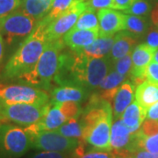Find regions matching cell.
Wrapping results in <instances>:
<instances>
[{
    "label": "cell",
    "mask_w": 158,
    "mask_h": 158,
    "mask_svg": "<svg viewBox=\"0 0 158 158\" xmlns=\"http://www.w3.org/2000/svg\"><path fill=\"white\" fill-rule=\"evenodd\" d=\"M98 27H99L98 18L96 15L95 11L86 9V11H84L80 15L77 21L71 29L90 30V29H98Z\"/></svg>",
    "instance_id": "25"
},
{
    "label": "cell",
    "mask_w": 158,
    "mask_h": 158,
    "mask_svg": "<svg viewBox=\"0 0 158 158\" xmlns=\"http://www.w3.org/2000/svg\"><path fill=\"white\" fill-rule=\"evenodd\" d=\"M66 121L67 118L60 109L59 103L49 102L45 106L43 116L34 126L38 130H56Z\"/></svg>",
    "instance_id": "14"
},
{
    "label": "cell",
    "mask_w": 158,
    "mask_h": 158,
    "mask_svg": "<svg viewBox=\"0 0 158 158\" xmlns=\"http://www.w3.org/2000/svg\"><path fill=\"white\" fill-rule=\"evenodd\" d=\"M126 79H127V76L121 75L116 70L113 69L103 79L101 84L98 88L100 90H112V89L118 88L119 85H121Z\"/></svg>",
    "instance_id": "28"
},
{
    "label": "cell",
    "mask_w": 158,
    "mask_h": 158,
    "mask_svg": "<svg viewBox=\"0 0 158 158\" xmlns=\"http://www.w3.org/2000/svg\"><path fill=\"white\" fill-rule=\"evenodd\" d=\"M48 24L45 19L40 20L32 34L20 43L4 68V78L19 79L34 69L48 43L46 28Z\"/></svg>",
    "instance_id": "1"
},
{
    "label": "cell",
    "mask_w": 158,
    "mask_h": 158,
    "mask_svg": "<svg viewBox=\"0 0 158 158\" xmlns=\"http://www.w3.org/2000/svg\"><path fill=\"white\" fill-rule=\"evenodd\" d=\"M64 44L62 39L48 41L34 69L19 79L27 84L48 89L51 82L55 79L61 68L64 54L62 53Z\"/></svg>",
    "instance_id": "2"
},
{
    "label": "cell",
    "mask_w": 158,
    "mask_h": 158,
    "mask_svg": "<svg viewBox=\"0 0 158 158\" xmlns=\"http://www.w3.org/2000/svg\"><path fill=\"white\" fill-rule=\"evenodd\" d=\"M99 37L98 29H70L63 36V41L72 50H80L92 44Z\"/></svg>",
    "instance_id": "13"
},
{
    "label": "cell",
    "mask_w": 158,
    "mask_h": 158,
    "mask_svg": "<svg viewBox=\"0 0 158 158\" xmlns=\"http://www.w3.org/2000/svg\"><path fill=\"white\" fill-rule=\"evenodd\" d=\"M30 148V137L25 128L6 123L0 126V155L3 157H20Z\"/></svg>",
    "instance_id": "5"
},
{
    "label": "cell",
    "mask_w": 158,
    "mask_h": 158,
    "mask_svg": "<svg viewBox=\"0 0 158 158\" xmlns=\"http://www.w3.org/2000/svg\"><path fill=\"white\" fill-rule=\"evenodd\" d=\"M153 60L158 63V49H156V51L155 52V54H154V57H153Z\"/></svg>",
    "instance_id": "45"
},
{
    "label": "cell",
    "mask_w": 158,
    "mask_h": 158,
    "mask_svg": "<svg viewBox=\"0 0 158 158\" xmlns=\"http://www.w3.org/2000/svg\"><path fill=\"white\" fill-rule=\"evenodd\" d=\"M135 87V85L130 81H126L118 87L116 95L113 98L112 107L113 115L115 119L120 118L125 110L134 102Z\"/></svg>",
    "instance_id": "15"
},
{
    "label": "cell",
    "mask_w": 158,
    "mask_h": 158,
    "mask_svg": "<svg viewBox=\"0 0 158 158\" xmlns=\"http://www.w3.org/2000/svg\"><path fill=\"white\" fill-rule=\"evenodd\" d=\"M55 0H23L21 9L40 22L48 14Z\"/></svg>",
    "instance_id": "21"
},
{
    "label": "cell",
    "mask_w": 158,
    "mask_h": 158,
    "mask_svg": "<svg viewBox=\"0 0 158 158\" xmlns=\"http://www.w3.org/2000/svg\"><path fill=\"white\" fill-rule=\"evenodd\" d=\"M156 51V48L148 46L147 43H141L134 48L131 54L132 68L129 76L132 79V83L135 86L147 81L145 71L148 65L152 62Z\"/></svg>",
    "instance_id": "10"
},
{
    "label": "cell",
    "mask_w": 158,
    "mask_h": 158,
    "mask_svg": "<svg viewBox=\"0 0 158 158\" xmlns=\"http://www.w3.org/2000/svg\"><path fill=\"white\" fill-rule=\"evenodd\" d=\"M32 158H69L64 153L42 151L34 155Z\"/></svg>",
    "instance_id": "39"
},
{
    "label": "cell",
    "mask_w": 158,
    "mask_h": 158,
    "mask_svg": "<svg viewBox=\"0 0 158 158\" xmlns=\"http://www.w3.org/2000/svg\"><path fill=\"white\" fill-rule=\"evenodd\" d=\"M31 141V146L36 149L50 152H68L73 150L81 141L62 135L56 130H38L34 125L25 127Z\"/></svg>",
    "instance_id": "3"
},
{
    "label": "cell",
    "mask_w": 158,
    "mask_h": 158,
    "mask_svg": "<svg viewBox=\"0 0 158 158\" xmlns=\"http://www.w3.org/2000/svg\"><path fill=\"white\" fill-rule=\"evenodd\" d=\"M0 99L6 104H48L49 96L42 90L25 85H0Z\"/></svg>",
    "instance_id": "6"
},
{
    "label": "cell",
    "mask_w": 158,
    "mask_h": 158,
    "mask_svg": "<svg viewBox=\"0 0 158 158\" xmlns=\"http://www.w3.org/2000/svg\"><path fill=\"white\" fill-rule=\"evenodd\" d=\"M75 158H117V153L114 150H101L96 149L89 152H85L82 142L75 148Z\"/></svg>",
    "instance_id": "27"
},
{
    "label": "cell",
    "mask_w": 158,
    "mask_h": 158,
    "mask_svg": "<svg viewBox=\"0 0 158 158\" xmlns=\"http://www.w3.org/2000/svg\"><path fill=\"white\" fill-rule=\"evenodd\" d=\"M132 54V53H131ZM131 54H128L127 56L122 57L120 59L117 60L116 62H114L113 65V69L116 70L121 75L127 76L129 75L130 70L132 68V56Z\"/></svg>",
    "instance_id": "32"
},
{
    "label": "cell",
    "mask_w": 158,
    "mask_h": 158,
    "mask_svg": "<svg viewBox=\"0 0 158 158\" xmlns=\"http://www.w3.org/2000/svg\"><path fill=\"white\" fill-rule=\"evenodd\" d=\"M130 155L135 158H158V154L148 152L142 149H135V150H127Z\"/></svg>",
    "instance_id": "38"
},
{
    "label": "cell",
    "mask_w": 158,
    "mask_h": 158,
    "mask_svg": "<svg viewBox=\"0 0 158 158\" xmlns=\"http://www.w3.org/2000/svg\"><path fill=\"white\" fill-rule=\"evenodd\" d=\"M60 109L62 110V113L66 117L67 120L70 118H77L79 115L82 113V109L80 107L79 103L77 102H63L59 103Z\"/></svg>",
    "instance_id": "30"
},
{
    "label": "cell",
    "mask_w": 158,
    "mask_h": 158,
    "mask_svg": "<svg viewBox=\"0 0 158 158\" xmlns=\"http://www.w3.org/2000/svg\"><path fill=\"white\" fill-rule=\"evenodd\" d=\"M135 36L130 34L127 30L118 32L114 36V42L110 54L113 62L127 56L128 54H131L134 48L135 47Z\"/></svg>",
    "instance_id": "16"
},
{
    "label": "cell",
    "mask_w": 158,
    "mask_h": 158,
    "mask_svg": "<svg viewBox=\"0 0 158 158\" xmlns=\"http://www.w3.org/2000/svg\"><path fill=\"white\" fill-rule=\"evenodd\" d=\"M84 1H85V0H84Z\"/></svg>",
    "instance_id": "47"
},
{
    "label": "cell",
    "mask_w": 158,
    "mask_h": 158,
    "mask_svg": "<svg viewBox=\"0 0 158 158\" xmlns=\"http://www.w3.org/2000/svg\"><path fill=\"white\" fill-rule=\"evenodd\" d=\"M83 87L76 85H62L55 88L51 92L52 103H63V102H77L83 100L85 96Z\"/></svg>",
    "instance_id": "17"
},
{
    "label": "cell",
    "mask_w": 158,
    "mask_h": 158,
    "mask_svg": "<svg viewBox=\"0 0 158 158\" xmlns=\"http://www.w3.org/2000/svg\"><path fill=\"white\" fill-rule=\"evenodd\" d=\"M87 6L85 1L81 0L71 6L68 11L49 23L46 28V37L48 41L61 39L75 26L80 15L86 11Z\"/></svg>",
    "instance_id": "9"
},
{
    "label": "cell",
    "mask_w": 158,
    "mask_h": 158,
    "mask_svg": "<svg viewBox=\"0 0 158 158\" xmlns=\"http://www.w3.org/2000/svg\"><path fill=\"white\" fill-rule=\"evenodd\" d=\"M126 30L135 37H139L145 33L148 28V23L144 17L125 14Z\"/></svg>",
    "instance_id": "24"
},
{
    "label": "cell",
    "mask_w": 158,
    "mask_h": 158,
    "mask_svg": "<svg viewBox=\"0 0 158 158\" xmlns=\"http://www.w3.org/2000/svg\"><path fill=\"white\" fill-rule=\"evenodd\" d=\"M135 149H142L158 154V134L151 136H143L138 130L135 132V140L129 151Z\"/></svg>",
    "instance_id": "22"
},
{
    "label": "cell",
    "mask_w": 158,
    "mask_h": 158,
    "mask_svg": "<svg viewBox=\"0 0 158 158\" xmlns=\"http://www.w3.org/2000/svg\"><path fill=\"white\" fill-rule=\"evenodd\" d=\"M4 52H5V45H4V39L2 37V35L0 34V66L3 62V58H4Z\"/></svg>",
    "instance_id": "42"
},
{
    "label": "cell",
    "mask_w": 158,
    "mask_h": 158,
    "mask_svg": "<svg viewBox=\"0 0 158 158\" xmlns=\"http://www.w3.org/2000/svg\"><path fill=\"white\" fill-rule=\"evenodd\" d=\"M79 1L81 0H55L50 11L44 19L48 23H51Z\"/></svg>",
    "instance_id": "26"
},
{
    "label": "cell",
    "mask_w": 158,
    "mask_h": 158,
    "mask_svg": "<svg viewBox=\"0 0 158 158\" xmlns=\"http://www.w3.org/2000/svg\"><path fill=\"white\" fill-rule=\"evenodd\" d=\"M2 110L6 122L11 121L27 127L37 123L41 118L45 111V106H40L30 104H6L3 102Z\"/></svg>",
    "instance_id": "8"
},
{
    "label": "cell",
    "mask_w": 158,
    "mask_h": 158,
    "mask_svg": "<svg viewBox=\"0 0 158 158\" xmlns=\"http://www.w3.org/2000/svg\"><path fill=\"white\" fill-rule=\"evenodd\" d=\"M38 23L19 8L0 21V34L6 44L11 46L29 36Z\"/></svg>",
    "instance_id": "4"
},
{
    "label": "cell",
    "mask_w": 158,
    "mask_h": 158,
    "mask_svg": "<svg viewBox=\"0 0 158 158\" xmlns=\"http://www.w3.org/2000/svg\"><path fill=\"white\" fill-rule=\"evenodd\" d=\"M99 37L114 36L126 30L125 14L114 9H102L98 12Z\"/></svg>",
    "instance_id": "11"
},
{
    "label": "cell",
    "mask_w": 158,
    "mask_h": 158,
    "mask_svg": "<svg viewBox=\"0 0 158 158\" xmlns=\"http://www.w3.org/2000/svg\"><path fill=\"white\" fill-rule=\"evenodd\" d=\"M148 110L142 107L137 101L133 102L122 113L120 118L133 133L140 129L141 126L147 118Z\"/></svg>",
    "instance_id": "18"
},
{
    "label": "cell",
    "mask_w": 158,
    "mask_h": 158,
    "mask_svg": "<svg viewBox=\"0 0 158 158\" xmlns=\"http://www.w3.org/2000/svg\"><path fill=\"white\" fill-rule=\"evenodd\" d=\"M56 131L62 135L77 139L83 142V126L77 118H70L58 127Z\"/></svg>",
    "instance_id": "23"
},
{
    "label": "cell",
    "mask_w": 158,
    "mask_h": 158,
    "mask_svg": "<svg viewBox=\"0 0 158 158\" xmlns=\"http://www.w3.org/2000/svg\"><path fill=\"white\" fill-rule=\"evenodd\" d=\"M136 1L138 0H113V9L124 11L127 10L133 4H135Z\"/></svg>",
    "instance_id": "37"
},
{
    "label": "cell",
    "mask_w": 158,
    "mask_h": 158,
    "mask_svg": "<svg viewBox=\"0 0 158 158\" xmlns=\"http://www.w3.org/2000/svg\"><path fill=\"white\" fill-rule=\"evenodd\" d=\"M156 1H158V0H156Z\"/></svg>",
    "instance_id": "46"
},
{
    "label": "cell",
    "mask_w": 158,
    "mask_h": 158,
    "mask_svg": "<svg viewBox=\"0 0 158 158\" xmlns=\"http://www.w3.org/2000/svg\"><path fill=\"white\" fill-rule=\"evenodd\" d=\"M113 42H114V36L98 37L90 46L85 47L80 50L74 51H79L85 56L92 58H104V57L110 56Z\"/></svg>",
    "instance_id": "19"
},
{
    "label": "cell",
    "mask_w": 158,
    "mask_h": 158,
    "mask_svg": "<svg viewBox=\"0 0 158 158\" xmlns=\"http://www.w3.org/2000/svg\"><path fill=\"white\" fill-rule=\"evenodd\" d=\"M145 43L156 49H158V27L155 26L149 27L146 36Z\"/></svg>",
    "instance_id": "36"
},
{
    "label": "cell",
    "mask_w": 158,
    "mask_h": 158,
    "mask_svg": "<svg viewBox=\"0 0 158 158\" xmlns=\"http://www.w3.org/2000/svg\"><path fill=\"white\" fill-rule=\"evenodd\" d=\"M151 10L150 4L146 0H138L133 4L127 10L124 11L126 14L135 15V16H146Z\"/></svg>",
    "instance_id": "29"
},
{
    "label": "cell",
    "mask_w": 158,
    "mask_h": 158,
    "mask_svg": "<svg viewBox=\"0 0 158 158\" xmlns=\"http://www.w3.org/2000/svg\"><path fill=\"white\" fill-rule=\"evenodd\" d=\"M21 0H0V21L11 12L20 8Z\"/></svg>",
    "instance_id": "31"
},
{
    "label": "cell",
    "mask_w": 158,
    "mask_h": 158,
    "mask_svg": "<svg viewBox=\"0 0 158 158\" xmlns=\"http://www.w3.org/2000/svg\"><path fill=\"white\" fill-rule=\"evenodd\" d=\"M139 132L143 136H151L158 134V121L147 118L143 121Z\"/></svg>",
    "instance_id": "33"
},
{
    "label": "cell",
    "mask_w": 158,
    "mask_h": 158,
    "mask_svg": "<svg viewBox=\"0 0 158 158\" xmlns=\"http://www.w3.org/2000/svg\"><path fill=\"white\" fill-rule=\"evenodd\" d=\"M85 4L87 9L96 11L102 9H113V0H87Z\"/></svg>",
    "instance_id": "34"
},
{
    "label": "cell",
    "mask_w": 158,
    "mask_h": 158,
    "mask_svg": "<svg viewBox=\"0 0 158 158\" xmlns=\"http://www.w3.org/2000/svg\"><path fill=\"white\" fill-rule=\"evenodd\" d=\"M115 152L117 153V156H118L117 158H135L133 157L129 153H128V151L126 150V149L125 150H120V151H115Z\"/></svg>",
    "instance_id": "43"
},
{
    "label": "cell",
    "mask_w": 158,
    "mask_h": 158,
    "mask_svg": "<svg viewBox=\"0 0 158 158\" xmlns=\"http://www.w3.org/2000/svg\"><path fill=\"white\" fill-rule=\"evenodd\" d=\"M113 122V108H109L94 123L83 127V141L96 149L111 150L110 135Z\"/></svg>",
    "instance_id": "7"
},
{
    "label": "cell",
    "mask_w": 158,
    "mask_h": 158,
    "mask_svg": "<svg viewBox=\"0 0 158 158\" xmlns=\"http://www.w3.org/2000/svg\"><path fill=\"white\" fill-rule=\"evenodd\" d=\"M135 133H133L125 125L120 118H116L111 127L110 148L111 150H129L135 140Z\"/></svg>",
    "instance_id": "12"
},
{
    "label": "cell",
    "mask_w": 158,
    "mask_h": 158,
    "mask_svg": "<svg viewBox=\"0 0 158 158\" xmlns=\"http://www.w3.org/2000/svg\"><path fill=\"white\" fill-rule=\"evenodd\" d=\"M147 118L158 121V101L148 109Z\"/></svg>",
    "instance_id": "40"
},
{
    "label": "cell",
    "mask_w": 158,
    "mask_h": 158,
    "mask_svg": "<svg viewBox=\"0 0 158 158\" xmlns=\"http://www.w3.org/2000/svg\"><path fill=\"white\" fill-rule=\"evenodd\" d=\"M2 106H3V102H2V100L0 99V126L6 123V119H5V117H4V114H3Z\"/></svg>",
    "instance_id": "44"
},
{
    "label": "cell",
    "mask_w": 158,
    "mask_h": 158,
    "mask_svg": "<svg viewBox=\"0 0 158 158\" xmlns=\"http://www.w3.org/2000/svg\"><path fill=\"white\" fill-rule=\"evenodd\" d=\"M145 77L148 82L151 83H158V63L155 61L151 62L148 65Z\"/></svg>",
    "instance_id": "35"
},
{
    "label": "cell",
    "mask_w": 158,
    "mask_h": 158,
    "mask_svg": "<svg viewBox=\"0 0 158 158\" xmlns=\"http://www.w3.org/2000/svg\"><path fill=\"white\" fill-rule=\"evenodd\" d=\"M135 98L142 107L148 110L158 101V83L145 81L138 85L135 90Z\"/></svg>",
    "instance_id": "20"
},
{
    "label": "cell",
    "mask_w": 158,
    "mask_h": 158,
    "mask_svg": "<svg viewBox=\"0 0 158 158\" xmlns=\"http://www.w3.org/2000/svg\"><path fill=\"white\" fill-rule=\"evenodd\" d=\"M151 20L153 25L158 27V3H156L151 11Z\"/></svg>",
    "instance_id": "41"
}]
</instances>
